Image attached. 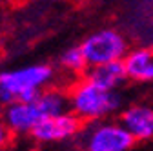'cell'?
Returning <instances> with one entry per match:
<instances>
[{"label":"cell","instance_id":"1","mask_svg":"<svg viewBox=\"0 0 153 151\" xmlns=\"http://www.w3.org/2000/svg\"><path fill=\"white\" fill-rule=\"evenodd\" d=\"M69 113L82 124L109 120L122 109V97L119 91H106L82 78L68 91Z\"/></svg>","mask_w":153,"mask_h":151},{"label":"cell","instance_id":"2","mask_svg":"<svg viewBox=\"0 0 153 151\" xmlns=\"http://www.w3.org/2000/svg\"><path fill=\"white\" fill-rule=\"evenodd\" d=\"M55 69L49 64H31L0 71V106L15 102H33L38 93L49 87Z\"/></svg>","mask_w":153,"mask_h":151},{"label":"cell","instance_id":"3","mask_svg":"<svg viewBox=\"0 0 153 151\" xmlns=\"http://www.w3.org/2000/svg\"><path fill=\"white\" fill-rule=\"evenodd\" d=\"M135 144L133 137L119 120H100L84 124L76 137L79 151H129Z\"/></svg>","mask_w":153,"mask_h":151},{"label":"cell","instance_id":"4","mask_svg":"<svg viewBox=\"0 0 153 151\" xmlns=\"http://www.w3.org/2000/svg\"><path fill=\"white\" fill-rule=\"evenodd\" d=\"M88 67H97L111 62H122L129 53L126 36L115 27H102L88 35L80 44Z\"/></svg>","mask_w":153,"mask_h":151},{"label":"cell","instance_id":"5","mask_svg":"<svg viewBox=\"0 0 153 151\" xmlns=\"http://www.w3.org/2000/svg\"><path fill=\"white\" fill-rule=\"evenodd\" d=\"M82 131V122L73 113H64L59 117L42 118L31 131L29 138L35 144H62L76 138Z\"/></svg>","mask_w":153,"mask_h":151},{"label":"cell","instance_id":"6","mask_svg":"<svg viewBox=\"0 0 153 151\" xmlns=\"http://www.w3.org/2000/svg\"><path fill=\"white\" fill-rule=\"evenodd\" d=\"M2 122L15 138H27L35 126L42 120L33 102H15L2 107Z\"/></svg>","mask_w":153,"mask_h":151},{"label":"cell","instance_id":"7","mask_svg":"<svg viewBox=\"0 0 153 151\" xmlns=\"http://www.w3.org/2000/svg\"><path fill=\"white\" fill-rule=\"evenodd\" d=\"M119 122L133 137L135 142L153 140V107L146 104H133L122 109Z\"/></svg>","mask_w":153,"mask_h":151},{"label":"cell","instance_id":"8","mask_svg":"<svg viewBox=\"0 0 153 151\" xmlns=\"http://www.w3.org/2000/svg\"><path fill=\"white\" fill-rule=\"evenodd\" d=\"M122 64L128 75V80L139 82V84L153 82V49L151 47L129 49Z\"/></svg>","mask_w":153,"mask_h":151},{"label":"cell","instance_id":"9","mask_svg":"<svg viewBox=\"0 0 153 151\" xmlns=\"http://www.w3.org/2000/svg\"><path fill=\"white\" fill-rule=\"evenodd\" d=\"M84 78L106 91H119L128 80V75L122 62H111L97 67H88V71L84 73Z\"/></svg>","mask_w":153,"mask_h":151},{"label":"cell","instance_id":"10","mask_svg":"<svg viewBox=\"0 0 153 151\" xmlns=\"http://www.w3.org/2000/svg\"><path fill=\"white\" fill-rule=\"evenodd\" d=\"M36 111L40 113L42 118L59 117L69 111V98L68 91L60 87H46L44 91L38 93V97L33 100Z\"/></svg>","mask_w":153,"mask_h":151},{"label":"cell","instance_id":"11","mask_svg":"<svg viewBox=\"0 0 153 151\" xmlns=\"http://www.w3.org/2000/svg\"><path fill=\"white\" fill-rule=\"evenodd\" d=\"M60 67L68 73H86L88 71V64H86V58L82 55V49L80 46H75V47H69L66 49L62 55H60V60H59Z\"/></svg>","mask_w":153,"mask_h":151},{"label":"cell","instance_id":"12","mask_svg":"<svg viewBox=\"0 0 153 151\" xmlns=\"http://www.w3.org/2000/svg\"><path fill=\"white\" fill-rule=\"evenodd\" d=\"M4 151H38V147L29 138H15L7 144V147Z\"/></svg>","mask_w":153,"mask_h":151},{"label":"cell","instance_id":"13","mask_svg":"<svg viewBox=\"0 0 153 151\" xmlns=\"http://www.w3.org/2000/svg\"><path fill=\"white\" fill-rule=\"evenodd\" d=\"M11 140H13L11 133L7 131V127H6V124L2 122V118H0V151H4Z\"/></svg>","mask_w":153,"mask_h":151},{"label":"cell","instance_id":"14","mask_svg":"<svg viewBox=\"0 0 153 151\" xmlns=\"http://www.w3.org/2000/svg\"><path fill=\"white\" fill-rule=\"evenodd\" d=\"M55 2H68V0H55Z\"/></svg>","mask_w":153,"mask_h":151},{"label":"cell","instance_id":"15","mask_svg":"<svg viewBox=\"0 0 153 151\" xmlns=\"http://www.w3.org/2000/svg\"><path fill=\"white\" fill-rule=\"evenodd\" d=\"M0 117H2V106H0Z\"/></svg>","mask_w":153,"mask_h":151}]
</instances>
